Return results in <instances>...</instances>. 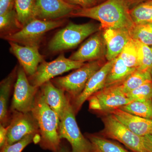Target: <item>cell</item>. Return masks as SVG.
Masks as SVG:
<instances>
[{
  "mask_svg": "<svg viewBox=\"0 0 152 152\" xmlns=\"http://www.w3.org/2000/svg\"><path fill=\"white\" fill-rule=\"evenodd\" d=\"M126 0H106L89 8H80L74 11L70 17H84L99 22L101 30L109 28L130 30L134 26Z\"/></svg>",
  "mask_w": 152,
  "mask_h": 152,
  "instance_id": "cell-1",
  "label": "cell"
},
{
  "mask_svg": "<svg viewBox=\"0 0 152 152\" xmlns=\"http://www.w3.org/2000/svg\"><path fill=\"white\" fill-rule=\"evenodd\" d=\"M31 113L39 126V144L43 149L58 152L61 145L59 134L60 119L46 102L40 91H38Z\"/></svg>",
  "mask_w": 152,
  "mask_h": 152,
  "instance_id": "cell-2",
  "label": "cell"
},
{
  "mask_svg": "<svg viewBox=\"0 0 152 152\" xmlns=\"http://www.w3.org/2000/svg\"><path fill=\"white\" fill-rule=\"evenodd\" d=\"M100 30V23H69L55 34L49 42L48 49L52 53H56L75 48L88 37Z\"/></svg>",
  "mask_w": 152,
  "mask_h": 152,
  "instance_id": "cell-3",
  "label": "cell"
},
{
  "mask_svg": "<svg viewBox=\"0 0 152 152\" xmlns=\"http://www.w3.org/2000/svg\"><path fill=\"white\" fill-rule=\"evenodd\" d=\"M105 63L104 60H101L85 63L69 75L55 78L51 81L74 100L81 94L92 76Z\"/></svg>",
  "mask_w": 152,
  "mask_h": 152,
  "instance_id": "cell-4",
  "label": "cell"
},
{
  "mask_svg": "<svg viewBox=\"0 0 152 152\" xmlns=\"http://www.w3.org/2000/svg\"><path fill=\"white\" fill-rule=\"evenodd\" d=\"M75 115L69 96L63 116L60 120V138L66 139L69 142L72 147V152H91L92 145L82 134L77 124Z\"/></svg>",
  "mask_w": 152,
  "mask_h": 152,
  "instance_id": "cell-5",
  "label": "cell"
},
{
  "mask_svg": "<svg viewBox=\"0 0 152 152\" xmlns=\"http://www.w3.org/2000/svg\"><path fill=\"white\" fill-rule=\"evenodd\" d=\"M65 20L45 21L34 18L17 32L5 36L3 39L25 46L39 47L43 37L46 33L61 26Z\"/></svg>",
  "mask_w": 152,
  "mask_h": 152,
  "instance_id": "cell-6",
  "label": "cell"
},
{
  "mask_svg": "<svg viewBox=\"0 0 152 152\" xmlns=\"http://www.w3.org/2000/svg\"><path fill=\"white\" fill-rule=\"evenodd\" d=\"M102 120L104 128L100 135L106 138L121 143L133 152H147L142 137L133 132L117 119L113 114H103Z\"/></svg>",
  "mask_w": 152,
  "mask_h": 152,
  "instance_id": "cell-7",
  "label": "cell"
},
{
  "mask_svg": "<svg viewBox=\"0 0 152 152\" xmlns=\"http://www.w3.org/2000/svg\"><path fill=\"white\" fill-rule=\"evenodd\" d=\"M85 63L67 58L64 54L60 55L56 59L50 62L44 61L41 63L34 75L28 78L30 83L39 88L46 82L55 77L72 70L81 67Z\"/></svg>",
  "mask_w": 152,
  "mask_h": 152,
  "instance_id": "cell-8",
  "label": "cell"
},
{
  "mask_svg": "<svg viewBox=\"0 0 152 152\" xmlns=\"http://www.w3.org/2000/svg\"><path fill=\"white\" fill-rule=\"evenodd\" d=\"M88 100L90 110L102 114L109 113L132 102L121 92L118 85L104 88Z\"/></svg>",
  "mask_w": 152,
  "mask_h": 152,
  "instance_id": "cell-9",
  "label": "cell"
},
{
  "mask_svg": "<svg viewBox=\"0 0 152 152\" xmlns=\"http://www.w3.org/2000/svg\"><path fill=\"white\" fill-rule=\"evenodd\" d=\"M39 89L30 83L23 69L19 66L14 86L12 110L23 113L31 112Z\"/></svg>",
  "mask_w": 152,
  "mask_h": 152,
  "instance_id": "cell-10",
  "label": "cell"
},
{
  "mask_svg": "<svg viewBox=\"0 0 152 152\" xmlns=\"http://www.w3.org/2000/svg\"><path fill=\"white\" fill-rule=\"evenodd\" d=\"M12 111V118L7 126L5 145L13 144L30 134L39 133L37 122L31 112L23 113Z\"/></svg>",
  "mask_w": 152,
  "mask_h": 152,
  "instance_id": "cell-11",
  "label": "cell"
},
{
  "mask_svg": "<svg viewBox=\"0 0 152 152\" xmlns=\"http://www.w3.org/2000/svg\"><path fill=\"white\" fill-rule=\"evenodd\" d=\"M106 50L102 31L100 30L90 36L69 58L83 63L104 60Z\"/></svg>",
  "mask_w": 152,
  "mask_h": 152,
  "instance_id": "cell-12",
  "label": "cell"
},
{
  "mask_svg": "<svg viewBox=\"0 0 152 152\" xmlns=\"http://www.w3.org/2000/svg\"><path fill=\"white\" fill-rule=\"evenodd\" d=\"M80 8L64 0H36L34 17L45 21L62 20Z\"/></svg>",
  "mask_w": 152,
  "mask_h": 152,
  "instance_id": "cell-13",
  "label": "cell"
},
{
  "mask_svg": "<svg viewBox=\"0 0 152 152\" xmlns=\"http://www.w3.org/2000/svg\"><path fill=\"white\" fill-rule=\"evenodd\" d=\"M115 59L105 63L90 79L81 94L73 100L72 103L76 115L91 96L105 87L106 79Z\"/></svg>",
  "mask_w": 152,
  "mask_h": 152,
  "instance_id": "cell-14",
  "label": "cell"
},
{
  "mask_svg": "<svg viewBox=\"0 0 152 152\" xmlns=\"http://www.w3.org/2000/svg\"><path fill=\"white\" fill-rule=\"evenodd\" d=\"M9 43L10 52L16 57L27 75H34L39 65L45 61L39 52V48L25 46L12 42Z\"/></svg>",
  "mask_w": 152,
  "mask_h": 152,
  "instance_id": "cell-15",
  "label": "cell"
},
{
  "mask_svg": "<svg viewBox=\"0 0 152 152\" xmlns=\"http://www.w3.org/2000/svg\"><path fill=\"white\" fill-rule=\"evenodd\" d=\"M102 31L106 46V59L107 61L115 59L132 39L130 30L109 28Z\"/></svg>",
  "mask_w": 152,
  "mask_h": 152,
  "instance_id": "cell-16",
  "label": "cell"
},
{
  "mask_svg": "<svg viewBox=\"0 0 152 152\" xmlns=\"http://www.w3.org/2000/svg\"><path fill=\"white\" fill-rule=\"evenodd\" d=\"M109 113L113 114L117 119L140 137L152 135V120L138 116L120 108L113 110Z\"/></svg>",
  "mask_w": 152,
  "mask_h": 152,
  "instance_id": "cell-17",
  "label": "cell"
},
{
  "mask_svg": "<svg viewBox=\"0 0 152 152\" xmlns=\"http://www.w3.org/2000/svg\"><path fill=\"white\" fill-rule=\"evenodd\" d=\"M39 88L46 102L57 114L60 121L66 105L69 95L65 94V92L56 87L51 80L45 83Z\"/></svg>",
  "mask_w": 152,
  "mask_h": 152,
  "instance_id": "cell-18",
  "label": "cell"
},
{
  "mask_svg": "<svg viewBox=\"0 0 152 152\" xmlns=\"http://www.w3.org/2000/svg\"><path fill=\"white\" fill-rule=\"evenodd\" d=\"M17 66L0 83V123L7 127L9 124L8 102L13 86L17 77Z\"/></svg>",
  "mask_w": 152,
  "mask_h": 152,
  "instance_id": "cell-19",
  "label": "cell"
},
{
  "mask_svg": "<svg viewBox=\"0 0 152 152\" xmlns=\"http://www.w3.org/2000/svg\"><path fill=\"white\" fill-rule=\"evenodd\" d=\"M136 70L135 69L129 67L126 65L119 56L116 58L107 77L105 87L113 86L122 83Z\"/></svg>",
  "mask_w": 152,
  "mask_h": 152,
  "instance_id": "cell-20",
  "label": "cell"
},
{
  "mask_svg": "<svg viewBox=\"0 0 152 152\" xmlns=\"http://www.w3.org/2000/svg\"><path fill=\"white\" fill-rule=\"evenodd\" d=\"M86 137L92 145L93 150L97 152H130L119 144L100 135L88 134Z\"/></svg>",
  "mask_w": 152,
  "mask_h": 152,
  "instance_id": "cell-21",
  "label": "cell"
},
{
  "mask_svg": "<svg viewBox=\"0 0 152 152\" xmlns=\"http://www.w3.org/2000/svg\"><path fill=\"white\" fill-rule=\"evenodd\" d=\"M151 80L152 76L150 72L136 70L124 81L118 86L121 92L126 94L145 83Z\"/></svg>",
  "mask_w": 152,
  "mask_h": 152,
  "instance_id": "cell-22",
  "label": "cell"
},
{
  "mask_svg": "<svg viewBox=\"0 0 152 152\" xmlns=\"http://www.w3.org/2000/svg\"><path fill=\"white\" fill-rule=\"evenodd\" d=\"M22 28L15 9L0 15L1 38L15 34L21 29Z\"/></svg>",
  "mask_w": 152,
  "mask_h": 152,
  "instance_id": "cell-23",
  "label": "cell"
},
{
  "mask_svg": "<svg viewBox=\"0 0 152 152\" xmlns=\"http://www.w3.org/2000/svg\"><path fill=\"white\" fill-rule=\"evenodd\" d=\"M36 0H15V8L20 23L23 27L34 17Z\"/></svg>",
  "mask_w": 152,
  "mask_h": 152,
  "instance_id": "cell-24",
  "label": "cell"
},
{
  "mask_svg": "<svg viewBox=\"0 0 152 152\" xmlns=\"http://www.w3.org/2000/svg\"><path fill=\"white\" fill-rule=\"evenodd\" d=\"M119 108L133 115L152 120V100L133 101Z\"/></svg>",
  "mask_w": 152,
  "mask_h": 152,
  "instance_id": "cell-25",
  "label": "cell"
},
{
  "mask_svg": "<svg viewBox=\"0 0 152 152\" xmlns=\"http://www.w3.org/2000/svg\"><path fill=\"white\" fill-rule=\"evenodd\" d=\"M134 24L152 23V0H147L130 10Z\"/></svg>",
  "mask_w": 152,
  "mask_h": 152,
  "instance_id": "cell-26",
  "label": "cell"
},
{
  "mask_svg": "<svg viewBox=\"0 0 152 152\" xmlns=\"http://www.w3.org/2000/svg\"><path fill=\"white\" fill-rule=\"evenodd\" d=\"M134 40L137 47L138 64L136 70L151 73L152 68V50L151 47Z\"/></svg>",
  "mask_w": 152,
  "mask_h": 152,
  "instance_id": "cell-27",
  "label": "cell"
},
{
  "mask_svg": "<svg viewBox=\"0 0 152 152\" xmlns=\"http://www.w3.org/2000/svg\"><path fill=\"white\" fill-rule=\"evenodd\" d=\"M130 31L133 39L152 46V23L134 24Z\"/></svg>",
  "mask_w": 152,
  "mask_h": 152,
  "instance_id": "cell-28",
  "label": "cell"
},
{
  "mask_svg": "<svg viewBox=\"0 0 152 152\" xmlns=\"http://www.w3.org/2000/svg\"><path fill=\"white\" fill-rule=\"evenodd\" d=\"M119 56L126 65L129 67L137 69L138 64V55L135 41L131 39Z\"/></svg>",
  "mask_w": 152,
  "mask_h": 152,
  "instance_id": "cell-29",
  "label": "cell"
},
{
  "mask_svg": "<svg viewBox=\"0 0 152 152\" xmlns=\"http://www.w3.org/2000/svg\"><path fill=\"white\" fill-rule=\"evenodd\" d=\"M40 140L39 133L30 134L13 144L4 146L1 148V152H22L30 144L39 143Z\"/></svg>",
  "mask_w": 152,
  "mask_h": 152,
  "instance_id": "cell-30",
  "label": "cell"
},
{
  "mask_svg": "<svg viewBox=\"0 0 152 152\" xmlns=\"http://www.w3.org/2000/svg\"><path fill=\"white\" fill-rule=\"evenodd\" d=\"M126 95L132 102L152 100V80L145 83Z\"/></svg>",
  "mask_w": 152,
  "mask_h": 152,
  "instance_id": "cell-31",
  "label": "cell"
},
{
  "mask_svg": "<svg viewBox=\"0 0 152 152\" xmlns=\"http://www.w3.org/2000/svg\"><path fill=\"white\" fill-rule=\"evenodd\" d=\"M66 2L78 6L81 8L86 9L92 7L97 5V0H64Z\"/></svg>",
  "mask_w": 152,
  "mask_h": 152,
  "instance_id": "cell-32",
  "label": "cell"
},
{
  "mask_svg": "<svg viewBox=\"0 0 152 152\" xmlns=\"http://www.w3.org/2000/svg\"><path fill=\"white\" fill-rule=\"evenodd\" d=\"M15 0H0V15L14 10Z\"/></svg>",
  "mask_w": 152,
  "mask_h": 152,
  "instance_id": "cell-33",
  "label": "cell"
},
{
  "mask_svg": "<svg viewBox=\"0 0 152 152\" xmlns=\"http://www.w3.org/2000/svg\"><path fill=\"white\" fill-rule=\"evenodd\" d=\"M7 126L0 124V148H1L7 143Z\"/></svg>",
  "mask_w": 152,
  "mask_h": 152,
  "instance_id": "cell-34",
  "label": "cell"
},
{
  "mask_svg": "<svg viewBox=\"0 0 152 152\" xmlns=\"http://www.w3.org/2000/svg\"><path fill=\"white\" fill-rule=\"evenodd\" d=\"M144 147L147 152H152V135L142 137Z\"/></svg>",
  "mask_w": 152,
  "mask_h": 152,
  "instance_id": "cell-35",
  "label": "cell"
},
{
  "mask_svg": "<svg viewBox=\"0 0 152 152\" xmlns=\"http://www.w3.org/2000/svg\"><path fill=\"white\" fill-rule=\"evenodd\" d=\"M146 1L147 0H126L129 7H130L131 6H133V7Z\"/></svg>",
  "mask_w": 152,
  "mask_h": 152,
  "instance_id": "cell-36",
  "label": "cell"
},
{
  "mask_svg": "<svg viewBox=\"0 0 152 152\" xmlns=\"http://www.w3.org/2000/svg\"><path fill=\"white\" fill-rule=\"evenodd\" d=\"M58 152H72V151L69 149L67 147L63 145L62 144H61V146Z\"/></svg>",
  "mask_w": 152,
  "mask_h": 152,
  "instance_id": "cell-37",
  "label": "cell"
},
{
  "mask_svg": "<svg viewBox=\"0 0 152 152\" xmlns=\"http://www.w3.org/2000/svg\"><path fill=\"white\" fill-rule=\"evenodd\" d=\"M106 1V0H97L98 3L99 2L102 1Z\"/></svg>",
  "mask_w": 152,
  "mask_h": 152,
  "instance_id": "cell-38",
  "label": "cell"
},
{
  "mask_svg": "<svg viewBox=\"0 0 152 152\" xmlns=\"http://www.w3.org/2000/svg\"><path fill=\"white\" fill-rule=\"evenodd\" d=\"M151 48L152 50V46L151 47ZM151 74L152 76V69H151Z\"/></svg>",
  "mask_w": 152,
  "mask_h": 152,
  "instance_id": "cell-39",
  "label": "cell"
},
{
  "mask_svg": "<svg viewBox=\"0 0 152 152\" xmlns=\"http://www.w3.org/2000/svg\"><path fill=\"white\" fill-rule=\"evenodd\" d=\"M91 152H97L96 151H94V150H93Z\"/></svg>",
  "mask_w": 152,
  "mask_h": 152,
  "instance_id": "cell-40",
  "label": "cell"
}]
</instances>
